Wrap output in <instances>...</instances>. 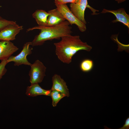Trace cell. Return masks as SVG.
I'll return each instance as SVG.
<instances>
[{
    "label": "cell",
    "mask_w": 129,
    "mask_h": 129,
    "mask_svg": "<svg viewBox=\"0 0 129 129\" xmlns=\"http://www.w3.org/2000/svg\"><path fill=\"white\" fill-rule=\"evenodd\" d=\"M30 66L31 68L29 75L31 85L42 82L46 75V67L38 59Z\"/></svg>",
    "instance_id": "3"
},
{
    "label": "cell",
    "mask_w": 129,
    "mask_h": 129,
    "mask_svg": "<svg viewBox=\"0 0 129 129\" xmlns=\"http://www.w3.org/2000/svg\"><path fill=\"white\" fill-rule=\"evenodd\" d=\"M87 0H79L76 3L70 5V10L81 21L86 25L84 17L85 11L88 5Z\"/></svg>",
    "instance_id": "7"
},
{
    "label": "cell",
    "mask_w": 129,
    "mask_h": 129,
    "mask_svg": "<svg viewBox=\"0 0 129 129\" xmlns=\"http://www.w3.org/2000/svg\"><path fill=\"white\" fill-rule=\"evenodd\" d=\"M110 13L114 15L116 19L112 21L113 23L119 22H122L129 28V15L126 12L124 9L121 8L116 10H110L103 9L101 13Z\"/></svg>",
    "instance_id": "10"
},
{
    "label": "cell",
    "mask_w": 129,
    "mask_h": 129,
    "mask_svg": "<svg viewBox=\"0 0 129 129\" xmlns=\"http://www.w3.org/2000/svg\"><path fill=\"white\" fill-rule=\"evenodd\" d=\"M59 42L54 43L55 53L58 59L62 62L69 64L73 56L79 51H90L92 47L82 42L78 35H71L62 37Z\"/></svg>",
    "instance_id": "1"
},
{
    "label": "cell",
    "mask_w": 129,
    "mask_h": 129,
    "mask_svg": "<svg viewBox=\"0 0 129 129\" xmlns=\"http://www.w3.org/2000/svg\"><path fill=\"white\" fill-rule=\"evenodd\" d=\"M48 12L50 14L48 17L46 26H54L66 20L63 16L56 8L49 11Z\"/></svg>",
    "instance_id": "11"
},
{
    "label": "cell",
    "mask_w": 129,
    "mask_h": 129,
    "mask_svg": "<svg viewBox=\"0 0 129 129\" xmlns=\"http://www.w3.org/2000/svg\"><path fill=\"white\" fill-rule=\"evenodd\" d=\"M67 21L54 26L41 27L35 26L27 29V31L35 29L41 30L40 32L36 35L31 42L32 46H40L46 41L54 39H59L62 37L71 35V27Z\"/></svg>",
    "instance_id": "2"
},
{
    "label": "cell",
    "mask_w": 129,
    "mask_h": 129,
    "mask_svg": "<svg viewBox=\"0 0 129 129\" xmlns=\"http://www.w3.org/2000/svg\"><path fill=\"white\" fill-rule=\"evenodd\" d=\"M22 26L16 23L9 25L0 31V40L10 41L15 39L16 36L23 29Z\"/></svg>",
    "instance_id": "6"
},
{
    "label": "cell",
    "mask_w": 129,
    "mask_h": 129,
    "mask_svg": "<svg viewBox=\"0 0 129 129\" xmlns=\"http://www.w3.org/2000/svg\"><path fill=\"white\" fill-rule=\"evenodd\" d=\"M15 23V21L7 20L0 16V31L9 25Z\"/></svg>",
    "instance_id": "16"
},
{
    "label": "cell",
    "mask_w": 129,
    "mask_h": 129,
    "mask_svg": "<svg viewBox=\"0 0 129 129\" xmlns=\"http://www.w3.org/2000/svg\"><path fill=\"white\" fill-rule=\"evenodd\" d=\"M129 129V117H128L126 119L124 124L123 126L119 129Z\"/></svg>",
    "instance_id": "19"
},
{
    "label": "cell",
    "mask_w": 129,
    "mask_h": 129,
    "mask_svg": "<svg viewBox=\"0 0 129 129\" xmlns=\"http://www.w3.org/2000/svg\"><path fill=\"white\" fill-rule=\"evenodd\" d=\"M51 90H46L42 88L38 83L31 85L26 89V95L28 96L34 97L38 95L50 96Z\"/></svg>",
    "instance_id": "12"
},
{
    "label": "cell",
    "mask_w": 129,
    "mask_h": 129,
    "mask_svg": "<svg viewBox=\"0 0 129 129\" xmlns=\"http://www.w3.org/2000/svg\"><path fill=\"white\" fill-rule=\"evenodd\" d=\"M53 83L51 90H55L64 94L66 97L70 96L69 89L66 82L61 77L60 75L55 74L52 77Z\"/></svg>",
    "instance_id": "9"
},
{
    "label": "cell",
    "mask_w": 129,
    "mask_h": 129,
    "mask_svg": "<svg viewBox=\"0 0 129 129\" xmlns=\"http://www.w3.org/2000/svg\"><path fill=\"white\" fill-rule=\"evenodd\" d=\"M115 1H117L118 3H121L122 2L126 0H115Z\"/></svg>",
    "instance_id": "20"
},
{
    "label": "cell",
    "mask_w": 129,
    "mask_h": 129,
    "mask_svg": "<svg viewBox=\"0 0 129 129\" xmlns=\"http://www.w3.org/2000/svg\"><path fill=\"white\" fill-rule=\"evenodd\" d=\"M7 59L2 60L0 63V80L7 72V70L5 66L7 64Z\"/></svg>",
    "instance_id": "17"
},
{
    "label": "cell",
    "mask_w": 129,
    "mask_h": 129,
    "mask_svg": "<svg viewBox=\"0 0 129 129\" xmlns=\"http://www.w3.org/2000/svg\"><path fill=\"white\" fill-rule=\"evenodd\" d=\"M56 8L72 25L75 24L82 32H85L86 29V24L79 20L73 14L66 4H55Z\"/></svg>",
    "instance_id": "4"
},
{
    "label": "cell",
    "mask_w": 129,
    "mask_h": 129,
    "mask_svg": "<svg viewBox=\"0 0 129 129\" xmlns=\"http://www.w3.org/2000/svg\"><path fill=\"white\" fill-rule=\"evenodd\" d=\"M18 48L10 41H0V60L7 59Z\"/></svg>",
    "instance_id": "8"
},
{
    "label": "cell",
    "mask_w": 129,
    "mask_h": 129,
    "mask_svg": "<svg viewBox=\"0 0 129 129\" xmlns=\"http://www.w3.org/2000/svg\"><path fill=\"white\" fill-rule=\"evenodd\" d=\"M50 96L52 99V105L55 107L60 100L66 96L61 92L55 90H51Z\"/></svg>",
    "instance_id": "15"
},
{
    "label": "cell",
    "mask_w": 129,
    "mask_h": 129,
    "mask_svg": "<svg viewBox=\"0 0 129 129\" xmlns=\"http://www.w3.org/2000/svg\"><path fill=\"white\" fill-rule=\"evenodd\" d=\"M79 0H54L55 4H66L68 3H75Z\"/></svg>",
    "instance_id": "18"
},
{
    "label": "cell",
    "mask_w": 129,
    "mask_h": 129,
    "mask_svg": "<svg viewBox=\"0 0 129 129\" xmlns=\"http://www.w3.org/2000/svg\"><path fill=\"white\" fill-rule=\"evenodd\" d=\"M50 13L41 10H36L32 14L33 17L35 19L38 25L41 27L47 26L48 18Z\"/></svg>",
    "instance_id": "13"
},
{
    "label": "cell",
    "mask_w": 129,
    "mask_h": 129,
    "mask_svg": "<svg viewBox=\"0 0 129 129\" xmlns=\"http://www.w3.org/2000/svg\"><path fill=\"white\" fill-rule=\"evenodd\" d=\"M93 66V62L92 60L89 59H86L83 60L81 63L80 68L83 72H87L91 70Z\"/></svg>",
    "instance_id": "14"
},
{
    "label": "cell",
    "mask_w": 129,
    "mask_h": 129,
    "mask_svg": "<svg viewBox=\"0 0 129 129\" xmlns=\"http://www.w3.org/2000/svg\"><path fill=\"white\" fill-rule=\"evenodd\" d=\"M31 45V42H28L24 44L21 52L16 56H11L9 57L7 60V63L13 61L15 66L22 64L30 66L31 64L28 61L27 57L32 53V48L29 47Z\"/></svg>",
    "instance_id": "5"
}]
</instances>
